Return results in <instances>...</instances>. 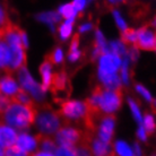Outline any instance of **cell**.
<instances>
[{
  "mask_svg": "<svg viewBox=\"0 0 156 156\" xmlns=\"http://www.w3.org/2000/svg\"><path fill=\"white\" fill-rule=\"evenodd\" d=\"M36 115L37 109L35 105H22L12 102L2 115V121L5 125L14 129H24L30 127L36 120Z\"/></svg>",
  "mask_w": 156,
  "mask_h": 156,
  "instance_id": "obj_1",
  "label": "cell"
},
{
  "mask_svg": "<svg viewBox=\"0 0 156 156\" xmlns=\"http://www.w3.org/2000/svg\"><path fill=\"white\" fill-rule=\"evenodd\" d=\"M59 115H61L66 119L67 125L69 126V122H80L84 125L85 119L88 113L87 104L86 102L80 101H66L60 104V110H59Z\"/></svg>",
  "mask_w": 156,
  "mask_h": 156,
  "instance_id": "obj_2",
  "label": "cell"
},
{
  "mask_svg": "<svg viewBox=\"0 0 156 156\" xmlns=\"http://www.w3.org/2000/svg\"><path fill=\"white\" fill-rule=\"evenodd\" d=\"M36 126L41 135L48 136L51 133H58L61 128V120L58 112H55L50 109H44L37 114Z\"/></svg>",
  "mask_w": 156,
  "mask_h": 156,
  "instance_id": "obj_3",
  "label": "cell"
},
{
  "mask_svg": "<svg viewBox=\"0 0 156 156\" xmlns=\"http://www.w3.org/2000/svg\"><path fill=\"white\" fill-rule=\"evenodd\" d=\"M50 88L52 90V94L55 96V102L58 103H63L68 101L67 98H69L71 92L70 83L68 79V76L63 70H60L58 73L52 74V79H51Z\"/></svg>",
  "mask_w": 156,
  "mask_h": 156,
  "instance_id": "obj_4",
  "label": "cell"
},
{
  "mask_svg": "<svg viewBox=\"0 0 156 156\" xmlns=\"http://www.w3.org/2000/svg\"><path fill=\"white\" fill-rule=\"evenodd\" d=\"M18 77H20V86H22L20 88L22 90H24L26 93H30L36 100H43L45 92L42 90L41 85H39L32 78V76L30 75L27 69H26V67L20 68V73H18Z\"/></svg>",
  "mask_w": 156,
  "mask_h": 156,
  "instance_id": "obj_5",
  "label": "cell"
},
{
  "mask_svg": "<svg viewBox=\"0 0 156 156\" xmlns=\"http://www.w3.org/2000/svg\"><path fill=\"white\" fill-rule=\"evenodd\" d=\"M137 32V41L136 48L137 50H146V51H154L155 50V42H156V31L152 30L151 25H145L140 27Z\"/></svg>",
  "mask_w": 156,
  "mask_h": 156,
  "instance_id": "obj_6",
  "label": "cell"
},
{
  "mask_svg": "<svg viewBox=\"0 0 156 156\" xmlns=\"http://www.w3.org/2000/svg\"><path fill=\"white\" fill-rule=\"evenodd\" d=\"M121 65H122V61H121L120 57H118L117 55H113L111 52H105L100 57L98 74H118V70L120 69Z\"/></svg>",
  "mask_w": 156,
  "mask_h": 156,
  "instance_id": "obj_7",
  "label": "cell"
},
{
  "mask_svg": "<svg viewBox=\"0 0 156 156\" xmlns=\"http://www.w3.org/2000/svg\"><path fill=\"white\" fill-rule=\"evenodd\" d=\"M115 115L114 114H103L98 123V139L105 144H110L114 133Z\"/></svg>",
  "mask_w": 156,
  "mask_h": 156,
  "instance_id": "obj_8",
  "label": "cell"
},
{
  "mask_svg": "<svg viewBox=\"0 0 156 156\" xmlns=\"http://www.w3.org/2000/svg\"><path fill=\"white\" fill-rule=\"evenodd\" d=\"M17 137L18 135L15 129L5 125L4 122H0V147L7 149L14 146L16 144Z\"/></svg>",
  "mask_w": 156,
  "mask_h": 156,
  "instance_id": "obj_9",
  "label": "cell"
},
{
  "mask_svg": "<svg viewBox=\"0 0 156 156\" xmlns=\"http://www.w3.org/2000/svg\"><path fill=\"white\" fill-rule=\"evenodd\" d=\"M18 90L20 87L10 74H6L2 78H0V93L2 95L12 98Z\"/></svg>",
  "mask_w": 156,
  "mask_h": 156,
  "instance_id": "obj_10",
  "label": "cell"
},
{
  "mask_svg": "<svg viewBox=\"0 0 156 156\" xmlns=\"http://www.w3.org/2000/svg\"><path fill=\"white\" fill-rule=\"evenodd\" d=\"M15 145L18 148L24 151L25 153H31L36 148L37 140H36L35 137H32V136H30L28 133H20V135H18Z\"/></svg>",
  "mask_w": 156,
  "mask_h": 156,
  "instance_id": "obj_11",
  "label": "cell"
},
{
  "mask_svg": "<svg viewBox=\"0 0 156 156\" xmlns=\"http://www.w3.org/2000/svg\"><path fill=\"white\" fill-rule=\"evenodd\" d=\"M40 74L42 77V90L44 92H47L50 88L51 85V79H52V63L45 58L44 62L40 67Z\"/></svg>",
  "mask_w": 156,
  "mask_h": 156,
  "instance_id": "obj_12",
  "label": "cell"
},
{
  "mask_svg": "<svg viewBox=\"0 0 156 156\" xmlns=\"http://www.w3.org/2000/svg\"><path fill=\"white\" fill-rule=\"evenodd\" d=\"M90 151H92V156H109L111 151L110 144H105L101 141L100 139H93L92 145H90Z\"/></svg>",
  "mask_w": 156,
  "mask_h": 156,
  "instance_id": "obj_13",
  "label": "cell"
},
{
  "mask_svg": "<svg viewBox=\"0 0 156 156\" xmlns=\"http://www.w3.org/2000/svg\"><path fill=\"white\" fill-rule=\"evenodd\" d=\"M35 138H36V140H37V145L41 146V148H42L43 152L55 154L58 147H57V144H55L51 138H49L48 136H44V135H41V133L36 135Z\"/></svg>",
  "mask_w": 156,
  "mask_h": 156,
  "instance_id": "obj_14",
  "label": "cell"
},
{
  "mask_svg": "<svg viewBox=\"0 0 156 156\" xmlns=\"http://www.w3.org/2000/svg\"><path fill=\"white\" fill-rule=\"evenodd\" d=\"M12 60V52L6 43L0 42V68H2L6 73L8 71Z\"/></svg>",
  "mask_w": 156,
  "mask_h": 156,
  "instance_id": "obj_15",
  "label": "cell"
},
{
  "mask_svg": "<svg viewBox=\"0 0 156 156\" xmlns=\"http://www.w3.org/2000/svg\"><path fill=\"white\" fill-rule=\"evenodd\" d=\"M117 156H135L133 155V148L126 144L125 141H117L114 144V151Z\"/></svg>",
  "mask_w": 156,
  "mask_h": 156,
  "instance_id": "obj_16",
  "label": "cell"
},
{
  "mask_svg": "<svg viewBox=\"0 0 156 156\" xmlns=\"http://www.w3.org/2000/svg\"><path fill=\"white\" fill-rule=\"evenodd\" d=\"M121 41L125 43V44H131V45L135 48L136 41H137V32L135 31L133 28L127 27L125 31H122Z\"/></svg>",
  "mask_w": 156,
  "mask_h": 156,
  "instance_id": "obj_17",
  "label": "cell"
},
{
  "mask_svg": "<svg viewBox=\"0 0 156 156\" xmlns=\"http://www.w3.org/2000/svg\"><path fill=\"white\" fill-rule=\"evenodd\" d=\"M59 15L62 16L66 18V20H75V17L77 15V12H76V9L73 7V5L71 4H67V5H63L61 7L59 8Z\"/></svg>",
  "mask_w": 156,
  "mask_h": 156,
  "instance_id": "obj_18",
  "label": "cell"
},
{
  "mask_svg": "<svg viewBox=\"0 0 156 156\" xmlns=\"http://www.w3.org/2000/svg\"><path fill=\"white\" fill-rule=\"evenodd\" d=\"M74 20H68L60 26V28H59V34H60V37L62 40H66L70 36L71 31H73Z\"/></svg>",
  "mask_w": 156,
  "mask_h": 156,
  "instance_id": "obj_19",
  "label": "cell"
},
{
  "mask_svg": "<svg viewBox=\"0 0 156 156\" xmlns=\"http://www.w3.org/2000/svg\"><path fill=\"white\" fill-rule=\"evenodd\" d=\"M37 18H40L42 22H45L48 24H55L60 20V15H59L58 12H50L41 14V15H39Z\"/></svg>",
  "mask_w": 156,
  "mask_h": 156,
  "instance_id": "obj_20",
  "label": "cell"
},
{
  "mask_svg": "<svg viewBox=\"0 0 156 156\" xmlns=\"http://www.w3.org/2000/svg\"><path fill=\"white\" fill-rule=\"evenodd\" d=\"M143 127L146 130V133H152L155 130V120L152 114H145L144 121H143Z\"/></svg>",
  "mask_w": 156,
  "mask_h": 156,
  "instance_id": "obj_21",
  "label": "cell"
},
{
  "mask_svg": "<svg viewBox=\"0 0 156 156\" xmlns=\"http://www.w3.org/2000/svg\"><path fill=\"white\" fill-rule=\"evenodd\" d=\"M47 59L52 63V65H53V63H60L63 59L62 50H61L60 48H57V49H55V50L51 52L50 55H47Z\"/></svg>",
  "mask_w": 156,
  "mask_h": 156,
  "instance_id": "obj_22",
  "label": "cell"
},
{
  "mask_svg": "<svg viewBox=\"0 0 156 156\" xmlns=\"http://www.w3.org/2000/svg\"><path fill=\"white\" fill-rule=\"evenodd\" d=\"M12 20L9 18V14H8L7 7L2 6L0 4V28L6 26L8 23H10Z\"/></svg>",
  "mask_w": 156,
  "mask_h": 156,
  "instance_id": "obj_23",
  "label": "cell"
},
{
  "mask_svg": "<svg viewBox=\"0 0 156 156\" xmlns=\"http://www.w3.org/2000/svg\"><path fill=\"white\" fill-rule=\"evenodd\" d=\"M111 53L121 57L126 53V48L121 42H112L111 43Z\"/></svg>",
  "mask_w": 156,
  "mask_h": 156,
  "instance_id": "obj_24",
  "label": "cell"
},
{
  "mask_svg": "<svg viewBox=\"0 0 156 156\" xmlns=\"http://www.w3.org/2000/svg\"><path fill=\"white\" fill-rule=\"evenodd\" d=\"M128 102H129V105H130V109H131V112H133V117H135L136 121H138L139 123H141V121H143V117H141L140 110H139L138 105L136 104V102L133 101V100H131V98H129Z\"/></svg>",
  "mask_w": 156,
  "mask_h": 156,
  "instance_id": "obj_25",
  "label": "cell"
},
{
  "mask_svg": "<svg viewBox=\"0 0 156 156\" xmlns=\"http://www.w3.org/2000/svg\"><path fill=\"white\" fill-rule=\"evenodd\" d=\"M5 156H28V153H25L16 145H14L5 151Z\"/></svg>",
  "mask_w": 156,
  "mask_h": 156,
  "instance_id": "obj_26",
  "label": "cell"
},
{
  "mask_svg": "<svg viewBox=\"0 0 156 156\" xmlns=\"http://www.w3.org/2000/svg\"><path fill=\"white\" fill-rule=\"evenodd\" d=\"M136 90L137 92L140 94V95H143L147 101L152 102L153 98H152V95H151V93H149L148 90H147V88H145L144 86L140 85V84H138V85H136Z\"/></svg>",
  "mask_w": 156,
  "mask_h": 156,
  "instance_id": "obj_27",
  "label": "cell"
},
{
  "mask_svg": "<svg viewBox=\"0 0 156 156\" xmlns=\"http://www.w3.org/2000/svg\"><path fill=\"white\" fill-rule=\"evenodd\" d=\"M113 15H114V18H115V22H117L119 28H120L121 31H125L126 28H127V25H126V22L123 20V18L121 17V15L117 10H113Z\"/></svg>",
  "mask_w": 156,
  "mask_h": 156,
  "instance_id": "obj_28",
  "label": "cell"
},
{
  "mask_svg": "<svg viewBox=\"0 0 156 156\" xmlns=\"http://www.w3.org/2000/svg\"><path fill=\"white\" fill-rule=\"evenodd\" d=\"M78 45H79V35L75 34V36L73 37V41H71L69 52H76V51H78Z\"/></svg>",
  "mask_w": 156,
  "mask_h": 156,
  "instance_id": "obj_29",
  "label": "cell"
},
{
  "mask_svg": "<svg viewBox=\"0 0 156 156\" xmlns=\"http://www.w3.org/2000/svg\"><path fill=\"white\" fill-rule=\"evenodd\" d=\"M87 4L86 1H79V0H75V1H73L71 2V5H73V7L76 9V12H82L83 9H84V7H85V5Z\"/></svg>",
  "mask_w": 156,
  "mask_h": 156,
  "instance_id": "obj_30",
  "label": "cell"
},
{
  "mask_svg": "<svg viewBox=\"0 0 156 156\" xmlns=\"http://www.w3.org/2000/svg\"><path fill=\"white\" fill-rule=\"evenodd\" d=\"M137 136H138V138L140 139V140L145 141L146 139H147V133H146V130L144 129V127H143V125L138 128V131H137Z\"/></svg>",
  "mask_w": 156,
  "mask_h": 156,
  "instance_id": "obj_31",
  "label": "cell"
},
{
  "mask_svg": "<svg viewBox=\"0 0 156 156\" xmlns=\"http://www.w3.org/2000/svg\"><path fill=\"white\" fill-rule=\"evenodd\" d=\"M80 55H82V52L78 50V51H76V52H69V53H68V58H69L70 61H76V60L79 59Z\"/></svg>",
  "mask_w": 156,
  "mask_h": 156,
  "instance_id": "obj_32",
  "label": "cell"
},
{
  "mask_svg": "<svg viewBox=\"0 0 156 156\" xmlns=\"http://www.w3.org/2000/svg\"><path fill=\"white\" fill-rule=\"evenodd\" d=\"M133 155L135 156H141V152H140V147H139V145L137 144H133Z\"/></svg>",
  "mask_w": 156,
  "mask_h": 156,
  "instance_id": "obj_33",
  "label": "cell"
},
{
  "mask_svg": "<svg viewBox=\"0 0 156 156\" xmlns=\"http://www.w3.org/2000/svg\"><path fill=\"white\" fill-rule=\"evenodd\" d=\"M93 28V25L92 24H84V25H82L80 27H79V32H87L90 31V30H92Z\"/></svg>",
  "mask_w": 156,
  "mask_h": 156,
  "instance_id": "obj_34",
  "label": "cell"
},
{
  "mask_svg": "<svg viewBox=\"0 0 156 156\" xmlns=\"http://www.w3.org/2000/svg\"><path fill=\"white\" fill-rule=\"evenodd\" d=\"M32 156H55V155L52 154V153H48V152L41 151V152H37V153H35V154H33Z\"/></svg>",
  "mask_w": 156,
  "mask_h": 156,
  "instance_id": "obj_35",
  "label": "cell"
},
{
  "mask_svg": "<svg viewBox=\"0 0 156 156\" xmlns=\"http://www.w3.org/2000/svg\"><path fill=\"white\" fill-rule=\"evenodd\" d=\"M152 108H153V110L155 111V113H156V100H153V101H152Z\"/></svg>",
  "mask_w": 156,
  "mask_h": 156,
  "instance_id": "obj_36",
  "label": "cell"
},
{
  "mask_svg": "<svg viewBox=\"0 0 156 156\" xmlns=\"http://www.w3.org/2000/svg\"><path fill=\"white\" fill-rule=\"evenodd\" d=\"M0 156H5V151L2 147H0Z\"/></svg>",
  "mask_w": 156,
  "mask_h": 156,
  "instance_id": "obj_37",
  "label": "cell"
},
{
  "mask_svg": "<svg viewBox=\"0 0 156 156\" xmlns=\"http://www.w3.org/2000/svg\"><path fill=\"white\" fill-rule=\"evenodd\" d=\"M109 156H117V154H115V153H114L113 151H112V152H111V153L109 154Z\"/></svg>",
  "mask_w": 156,
  "mask_h": 156,
  "instance_id": "obj_38",
  "label": "cell"
},
{
  "mask_svg": "<svg viewBox=\"0 0 156 156\" xmlns=\"http://www.w3.org/2000/svg\"><path fill=\"white\" fill-rule=\"evenodd\" d=\"M153 26H155L156 27V17H155V20H154V24H153Z\"/></svg>",
  "mask_w": 156,
  "mask_h": 156,
  "instance_id": "obj_39",
  "label": "cell"
},
{
  "mask_svg": "<svg viewBox=\"0 0 156 156\" xmlns=\"http://www.w3.org/2000/svg\"><path fill=\"white\" fill-rule=\"evenodd\" d=\"M155 51H156V42H155Z\"/></svg>",
  "mask_w": 156,
  "mask_h": 156,
  "instance_id": "obj_40",
  "label": "cell"
},
{
  "mask_svg": "<svg viewBox=\"0 0 156 156\" xmlns=\"http://www.w3.org/2000/svg\"><path fill=\"white\" fill-rule=\"evenodd\" d=\"M153 156H156V155H153Z\"/></svg>",
  "mask_w": 156,
  "mask_h": 156,
  "instance_id": "obj_41",
  "label": "cell"
}]
</instances>
